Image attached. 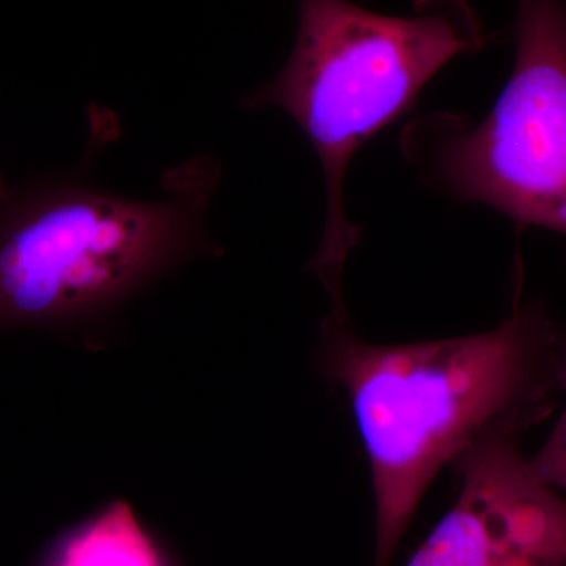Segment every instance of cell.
Segmentation results:
<instances>
[{
  "mask_svg": "<svg viewBox=\"0 0 566 566\" xmlns=\"http://www.w3.org/2000/svg\"><path fill=\"white\" fill-rule=\"evenodd\" d=\"M322 324L319 357L344 389L363 436L375 497V564L389 566L436 475L480 439L526 431L551 415L562 394L564 329L545 305L515 301L486 333L415 344L357 337L344 297Z\"/></svg>",
  "mask_w": 566,
  "mask_h": 566,
  "instance_id": "6da1fadb",
  "label": "cell"
},
{
  "mask_svg": "<svg viewBox=\"0 0 566 566\" xmlns=\"http://www.w3.org/2000/svg\"><path fill=\"white\" fill-rule=\"evenodd\" d=\"M221 164L199 156L164 177V197L115 196L50 178L0 200V329L74 326L112 314L192 256Z\"/></svg>",
  "mask_w": 566,
  "mask_h": 566,
  "instance_id": "7a4b0ae2",
  "label": "cell"
},
{
  "mask_svg": "<svg viewBox=\"0 0 566 566\" xmlns=\"http://www.w3.org/2000/svg\"><path fill=\"white\" fill-rule=\"evenodd\" d=\"M297 10L289 61L241 104L286 112L314 145L326 181V222L311 266L331 282L344 279L346 256L360 240L345 210L353 156L411 109L447 63L490 39L468 0H416L409 17H385L349 0H297Z\"/></svg>",
  "mask_w": 566,
  "mask_h": 566,
  "instance_id": "3957f363",
  "label": "cell"
},
{
  "mask_svg": "<svg viewBox=\"0 0 566 566\" xmlns=\"http://www.w3.org/2000/svg\"><path fill=\"white\" fill-rule=\"evenodd\" d=\"M401 150L455 199L566 234V0H517L515 69L483 120L423 115Z\"/></svg>",
  "mask_w": 566,
  "mask_h": 566,
  "instance_id": "277c9868",
  "label": "cell"
},
{
  "mask_svg": "<svg viewBox=\"0 0 566 566\" xmlns=\"http://www.w3.org/2000/svg\"><path fill=\"white\" fill-rule=\"evenodd\" d=\"M523 431L465 450L455 504L406 566H566V495L535 471Z\"/></svg>",
  "mask_w": 566,
  "mask_h": 566,
  "instance_id": "5b68a950",
  "label": "cell"
},
{
  "mask_svg": "<svg viewBox=\"0 0 566 566\" xmlns=\"http://www.w3.org/2000/svg\"><path fill=\"white\" fill-rule=\"evenodd\" d=\"M40 566H166L132 506L117 501L51 547Z\"/></svg>",
  "mask_w": 566,
  "mask_h": 566,
  "instance_id": "8992f818",
  "label": "cell"
},
{
  "mask_svg": "<svg viewBox=\"0 0 566 566\" xmlns=\"http://www.w3.org/2000/svg\"><path fill=\"white\" fill-rule=\"evenodd\" d=\"M560 376L562 392L566 394V329L560 338ZM532 458L535 471L543 480L562 494H566V403L564 411L558 416L553 431L547 436L545 444Z\"/></svg>",
  "mask_w": 566,
  "mask_h": 566,
  "instance_id": "52a82bcc",
  "label": "cell"
},
{
  "mask_svg": "<svg viewBox=\"0 0 566 566\" xmlns=\"http://www.w3.org/2000/svg\"><path fill=\"white\" fill-rule=\"evenodd\" d=\"M7 189L6 186H3L2 177H0V200L3 199V196H6Z\"/></svg>",
  "mask_w": 566,
  "mask_h": 566,
  "instance_id": "ba28073f",
  "label": "cell"
}]
</instances>
